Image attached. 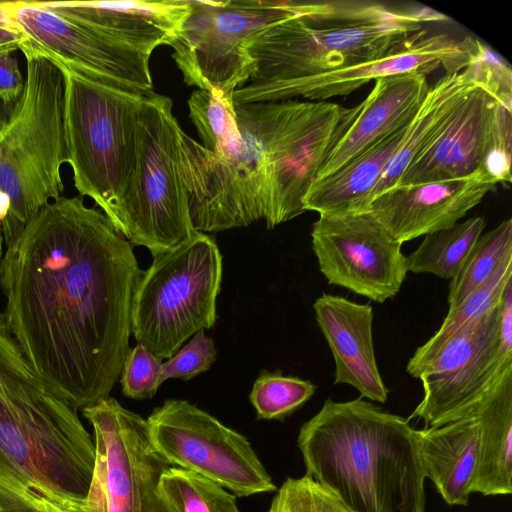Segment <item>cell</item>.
Wrapping results in <instances>:
<instances>
[{
  "mask_svg": "<svg viewBox=\"0 0 512 512\" xmlns=\"http://www.w3.org/2000/svg\"><path fill=\"white\" fill-rule=\"evenodd\" d=\"M161 373L162 360L137 344L129 349L122 366L119 378L123 394L136 400L152 398L162 384Z\"/></svg>",
  "mask_w": 512,
  "mask_h": 512,
  "instance_id": "34",
  "label": "cell"
},
{
  "mask_svg": "<svg viewBox=\"0 0 512 512\" xmlns=\"http://www.w3.org/2000/svg\"><path fill=\"white\" fill-rule=\"evenodd\" d=\"M306 474L350 512H425V475L409 420L357 398L326 399L297 437Z\"/></svg>",
  "mask_w": 512,
  "mask_h": 512,
  "instance_id": "3",
  "label": "cell"
},
{
  "mask_svg": "<svg viewBox=\"0 0 512 512\" xmlns=\"http://www.w3.org/2000/svg\"><path fill=\"white\" fill-rule=\"evenodd\" d=\"M496 186L482 173L418 184H397L376 196L367 211L403 244L455 225Z\"/></svg>",
  "mask_w": 512,
  "mask_h": 512,
  "instance_id": "19",
  "label": "cell"
},
{
  "mask_svg": "<svg viewBox=\"0 0 512 512\" xmlns=\"http://www.w3.org/2000/svg\"><path fill=\"white\" fill-rule=\"evenodd\" d=\"M315 391L316 386L309 380L263 370L253 384L250 401L258 419L282 421L302 407Z\"/></svg>",
  "mask_w": 512,
  "mask_h": 512,
  "instance_id": "32",
  "label": "cell"
},
{
  "mask_svg": "<svg viewBox=\"0 0 512 512\" xmlns=\"http://www.w3.org/2000/svg\"><path fill=\"white\" fill-rule=\"evenodd\" d=\"M172 100L151 93L142 100L136 129V166L112 220L133 245L156 256L191 239L198 231L189 212L180 162V127Z\"/></svg>",
  "mask_w": 512,
  "mask_h": 512,
  "instance_id": "7",
  "label": "cell"
},
{
  "mask_svg": "<svg viewBox=\"0 0 512 512\" xmlns=\"http://www.w3.org/2000/svg\"><path fill=\"white\" fill-rule=\"evenodd\" d=\"M142 273L131 243L80 195L43 206L6 245L7 327L37 374L76 409L109 397L119 380Z\"/></svg>",
  "mask_w": 512,
  "mask_h": 512,
  "instance_id": "1",
  "label": "cell"
},
{
  "mask_svg": "<svg viewBox=\"0 0 512 512\" xmlns=\"http://www.w3.org/2000/svg\"><path fill=\"white\" fill-rule=\"evenodd\" d=\"M222 281V255L202 232L153 257L137 284L131 333L160 360L172 357L197 332L216 321Z\"/></svg>",
  "mask_w": 512,
  "mask_h": 512,
  "instance_id": "8",
  "label": "cell"
},
{
  "mask_svg": "<svg viewBox=\"0 0 512 512\" xmlns=\"http://www.w3.org/2000/svg\"><path fill=\"white\" fill-rule=\"evenodd\" d=\"M425 478L450 506H466L478 461L479 426L469 414L447 424L417 430Z\"/></svg>",
  "mask_w": 512,
  "mask_h": 512,
  "instance_id": "23",
  "label": "cell"
},
{
  "mask_svg": "<svg viewBox=\"0 0 512 512\" xmlns=\"http://www.w3.org/2000/svg\"><path fill=\"white\" fill-rule=\"evenodd\" d=\"M59 66L65 78L66 163L79 195L91 198L112 222L135 171L137 118L145 96Z\"/></svg>",
  "mask_w": 512,
  "mask_h": 512,
  "instance_id": "6",
  "label": "cell"
},
{
  "mask_svg": "<svg viewBox=\"0 0 512 512\" xmlns=\"http://www.w3.org/2000/svg\"><path fill=\"white\" fill-rule=\"evenodd\" d=\"M478 83L502 104L512 107V71L510 66L481 43L473 60Z\"/></svg>",
  "mask_w": 512,
  "mask_h": 512,
  "instance_id": "36",
  "label": "cell"
},
{
  "mask_svg": "<svg viewBox=\"0 0 512 512\" xmlns=\"http://www.w3.org/2000/svg\"><path fill=\"white\" fill-rule=\"evenodd\" d=\"M25 85L0 104V225L5 246L43 206L63 196L67 161L65 78L61 67L23 36Z\"/></svg>",
  "mask_w": 512,
  "mask_h": 512,
  "instance_id": "4",
  "label": "cell"
},
{
  "mask_svg": "<svg viewBox=\"0 0 512 512\" xmlns=\"http://www.w3.org/2000/svg\"><path fill=\"white\" fill-rule=\"evenodd\" d=\"M35 3L149 55L160 45L170 46L191 10V0Z\"/></svg>",
  "mask_w": 512,
  "mask_h": 512,
  "instance_id": "20",
  "label": "cell"
},
{
  "mask_svg": "<svg viewBox=\"0 0 512 512\" xmlns=\"http://www.w3.org/2000/svg\"><path fill=\"white\" fill-rule=\"evenodd\" d=\"M510 131L512 107L502 104L478 84L461 98L438 135L411 162L397 184H418L482 173L495 143Z\"/></svg>",
  "mask_w": 512,
  "mask_h": 512,
  "instance_id": "18",
  "label": "cell"
},
{
  "mask_svg": "<svg viewBox=\"0 0 512 512\" xmlns=\"http://www.w3.org/2000/svg\"><path fill=\"white\" fill-rule=\"evenodd\" d=\"M268 512H350L329 490L310 476L287 478L277 488Z\"/></svg>",
  "mask_w": 512,
  "mask_h": 512,
  "instance_id": "33",
  "label": "cell"
},
{
  "mask_svg": "<svg viewBox=\"0 0 512 512\" xmlns=\"http://www.w3.org/2000/svg\"><path fill=\"white\" fill-rule=\"evenodd\" d=\"M82 414L95 444L86 512H170L160 480L171 465L154 449L146 419L112 397Z\"/></svg>",
  "mask_w": 512,
  "mask_h": 512,
  "instance_id": "12",
  "label": "cell"
},
{
  "mask_svg": "<svg viewBox=\"0 0 512 512\" xmlns=\"http://www.w3.org/2000/svg\"><path fill=\"white\" fill-rule=\"evenodd\" d=\"M22 35L47 57L98 83L142 96L153 93L149 54L39 7L1 1Z\"/></svg>",
  "mask_w": 512,
  "mask_h": 512,
  "instance_id": "15",
  "label": "cell"
},
{
  "mask_svg": "<svg viewBox=\"0 0 512 512\" xmlns=\"http://www.w3.org/2000/svg\"><path fill=\"white\" fill-rule=\"evenodd\" d=\"M215 359L214 342L201 330L182 349L162 362L161 382L170 378L190 380L209 370Z\"/></svg>",
  "mask_w": 512,
  "mask_h": 512,
  "instance_id": "35",
  "label": "cell"
},
{
  "mask_svg": "<svg viewBox=\"0 0 512 512\" xmlns=\"http://www.w3.org/2000/svg\"><path fill=\"white\" fill-rule=\"evenodd\" d=\"M501 306L502 298L460 327L423 367L417 378L424 395L408 420L430 428L465 417L512 370V315L501 316Z\"/></svg>",
  "mask_w": 512,
  "mask_h": 512,
  "instance_id": "11",
  "label": "cell"
},
{
  "mask_svg": "<svg viewBox=\"0 0 512 512\" xmlns=\"http://www.w3.org/2000/svg\"><path fill=\"white\" fill-rule=\"evenodd\" d=\"M412 120L375 142L336 171L315 180L303 199L304 210L315 211L319 215L367 211L374 187L403 143Z\"/></svg>",
  "mask_w": 512,
  "mask_h": 512,
  "instance_id": "24",
  "label": "cell"
},
{
  "mask_svg": "<svg viewBox=\"0 0 512 512\" xmlns=\"http://www.w3.org/2000/svg\"><path fill=\"white\" fill-rule=\"evenodd\" d=\"M443 20L445 15L429 8L396 11L377 5L329 26H315L304 15L274 22L248 39L253 70L250 83L233 92V104L256 103L285 83L380 57L420 31L421 23Z\"/></svg>",
  "mask_w": 512,
  "mask_h": 512,
  "instance_id": "5",
  "label": "cell"
},
{
  "mask_svg": "<svg viewBox=\"0 0 512 512\" xmlns=\"http://www.w3.org/2000/svg\"><path fill=\"white\" fill-rule=\"evenodd\" d=\"M234 111L245 148L229 162L183 130L180 134L181 172L198 232L245 227L264 217L266 151L276 102L236 104Z\"/></svg>",
  "mask_w": 512,
  "mask_h": 512,
  "instance_id": "9",
  "label": "cell"
},
{
  "mask_svg": "<svg viewBox=\"0 0 512 512\" xmlns=\"http://www.w3.org/2000/svg\"><path fill=\"white\" fill-rule=\"evenodd\" d=\"M512 254V220L502 221L482 233L469 251L461 269L450 280L447 302L449 308L461 303L487 280L504 258Z\"/></svg>",
  "mask_w": 512,
  "mask_h": 512,
  "instance_id": "31",
  "label": "cell"
},
{
  "mask_svg": "<svg viewBox=\"0 0 512 512\" xmlns=\"http://www.w3.org/2000/svg\"><path fill=\"white\" fill-rule=\"evenodd\" d=\"M188 108L206 150L225 162L242 154L245 142L238 128L232 96L214 88L197 89L188 100Z\"/></svg>",
  "mask_w": 512,
  "mask_h": 512,
  "instance_id": "28",
  "label": "cell"
},
{
  "mask_svg": "<svg viewBox=\"0 0 512 512\" xmlns=\"http://www.w3.org/2000/svg\"><path fill=\"white\" fill-rule=\"evenodd\" d=\"M4 245H5V243H4V236H3L2 228H1V225H0V263H1V260H2L3 254H4V251H3V246Z\"/></svg>",
  "mask_w": 512,
  "mask_h": 512,
  "instance_id": "40",
  "label": "cell"
},
{
  "mask_svg": "<svg viewBox=\"0 0 512 512\" xmlns=\"http://www.w3.org/2000/svg\"><path fill=\"white\" fill-rule=\"evenodd\" d=\"M20 43L0 45V104H13L22 94L25 78L23 77L15 52Z\"/></svg>",
  "mask_w": 512,
  "mask_h": 512,
  "instance_id": "37",
  "label": "cell"
},
{
  "mask_svg": "<svg viewBox=\"0 0 512 512\" xmlns=\"http://www.w3.org/2000/svg\"><path fill=\"white\" fill-rule=\"evenodd\" d=\"M146 421L154 449L171 466L206 477L238 497L277 490L249 440L188 401L168 399Z\"/></svg>",
  "mask_w": 512,
  "mask_h": 512,
  "instance_id": "14",
  "label": "cell"
},
{
  "mask_svg": "<svg viewBox=\"0 0 512 512\" xmlns=\"http://www.w3.org/2000/svg\"><path fill=\"white\" fill-rule=\"evenodd\" d=\"M95 444L28 362L0 312V485L45 509L86 512Z\"/></svg>",
  "mask_w": 512,
  "mask_h": 512,
  "instance_id": "2",
  "label": "cell"
},
{
  "mask_svg": "<svg viewBox=\"0 0 512 512\" xmlns=\"http://www.w3.org/2000/svg\"><path fill=\"white\" fill-rule=\"evenodd\" d=\"M313 308L333 355L334 384H348L361 398L385 403L388 389L376 362L371 305L323 293L315 300Z\"/></svg>",
  "mask_w": 512,
  "mask_h": 512,
  "instance_id": "21",
  "label": "cell"
},
{
  "mask_svg": "<svg viewBox=\"0 0 512 512\" xmlns=\"http://www.w3.org/2000/svg\"><path fill=\"white\" fill-rule=\"evenodd\" d=\"M1 510H2V509H1V506H0V512H1Z\"/></svg>",
  "mask_w": 512,
  "mask_h": 512,
  "instance_id": "41",
  "label": "cell"
},
{
  "mask_svg": "<svg viewBox=\"0 0 512 512\" xmlns=\"http://www.w3.org/2000/svg\"><path fill=\"white\" fill-rule=\"evenodd\" d=\"M1 512H67L63 510H47L29 503L10 489L0 485Z\"/></svg>",
  "mask_w": 512,
  "mask_h": 512,
  "instance_id": "38",
  "label": "cell"
},
{
  "mask_svg": "<svg viewBox=\"0 0 512 512\" xmlns=\"http://www.w3.org/2000/svg\"><path fill=\"white\" fill-rule=\"evenodd\" d=\"M276 102L266 151L263 219L269 229L305 212L306 193L360 108L325 101Z\"/></svg>",
  "mask_w": 512,
  "mask_h": 512,
  "instance_id": "13",
  "label": "cell"
},
{
  "mask_svg": "<svg viewBox=\"0 0 512 512\" xmlns=\"http://www.w3.org/2000/svg\"><path fill=\"white\" fill-rule=\"evenodd\" d=\"M429 87L426 75L420 72L376 80L369 95L359 103L355 119L332 147L316 180L336 171L384 136L411 121Z\"/></svg>",
  "mask_w": 512,
  "mask_h": 512,
  "instance_id": "22",
  "label": "cell"
},
{
  "mask_svg": "<svg viewBox=\"0 0 512 512\" xmlns=\"http://www.w3.org/2000/svg\"><path fill=\"white\" fill-rule=\"evenodd\" d=\"M485 227L486 220L474 216L424 235L416 250L406 256L407 272L430 273L452 280Z\"/></svg>",
  "mask_w": 512,
  "mask_h": 512,
  "instance_id": "27",
  "label": "cell"
},
{
  "mask_svg": "<svg viewBox=\"0 0 512 512\" xmlns=\"http://www.w3.org/2000/svg\"><path fill=\"white\" fill-rule=\"evenodd\" d=\"M160 490L170 512H241L229 490L179 467L170 466L163 473Z\"/></svg>",
  "mask_w": 512,
  "mask_h": 512,
  "instance_id": "30",
  "label": "cell"
},
{
  "mask_svg": "<svg viewBox=\"0 0 512 512\" xmlns=\"http://www.w3.org/2000/svg\"><path fill=\"white\" fill-rule=\"evenodd\" d=\"M312 248L328 283L384 303L407 275L402 244L369 212L320 214Z\"/></svg>",
  "mask_w": 512,
  "mask_h": 512,
  "instance_id": "16",
  "label": "cell"
},
{
  "mask_svg": "<svg viewBox=\"0 0 512 512\" xmlns=\"http://www.w3.org/2000/svg\"><path fill=\"white\" fill-rule=\"evenodd\" d=\"M478 84L477 75L471 63L459 73L445 74L429 87L403 143L375 185L372 200L386 189L397 185L411 162L438 135L461 98Z\"/></svg>",
  "mask_w": 512,
  "mask_h": 512,
  "instance_id": "26",
  "label": "cell"
},
{
  "mask_svg": "<svg viewBox=\"0 0 512 512\" xmlns=\"http://www.w3.org/2000/svg\"><path fill=\"white\" fill-rule=\"evenodd\" d=\"M22 39V33L7 15L0 1V45L20 43Z\"/></svg>",
  "mask_w": 512,
  "mask_h": 512,
  "instance_id": "39",
  "label": "cell"
},
{
  "mask_svg": "<svg viewBox=\"0 0 512 512\" xmlns=\"http://www.w3.org/2000/svg\"><path fill=\"white\" fill-rule=\"evenodd\" d=\"M479 426L478 461L472 492L484 496L512 492V370L471 412Z\"/></svg>",
  "mask_w": 512,
  "mask_h": 512,
  "instance_id": "25",
  "label": "cell"
},
{
  "mask_svg": "<svg viewBox=\"0 0 512 512\" xmlns=\"http://www.w3.org/2000/svg\"><path fill=\"white\" fill-rule=\"evenodd\" d=\"M481 42L472 37L457 40L447 34L420 30L395 44L384 55L345 68L291 81L266 93L259 102H276L303 97L323 101L346 96L380 78L438 68L454 74L468 67L479 53Z\"/></svg>",
  "mask_w": 512,
  "mask_h": 512,
  "instance_id": "17",
  "label": "cell"
},
{
  "mask_svg": "<svg viewBox=\"0 0 512 512\" xmlns=\"http://www.w3.org/2000/svg\"><path fill=\"white\" fill-rule=\"evenodd\" d=\"M512 280V254L502 260L490 277L470 293L461 303L449 308L437 332L420 346L407 363L406 370L417 378L441 345L460 327L496 306L504 289Z\"/></svg>",
  "mask_w": 512,
  "mask_h": 512,
  "instance_id": "29",
  "label": "cell"
},
{
  "mask_svg": "<svg viewBox=\"0 0 512 512\" xmlns=\"http://www.w3.org/2000/svg\"><path fill=\"white\" fill-rule=\"evenodd\" d=\"M323 2L191 0V10L170 46L186 84L225 96L249 79L248 39L270 24L297 15L318 18Z\"/></svg>",
  "mask_w": 512,
  "mask_h": 512,
  "instance_id": "10",
  "label": "cell"
}]
</instances>
